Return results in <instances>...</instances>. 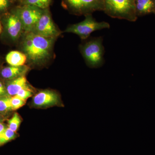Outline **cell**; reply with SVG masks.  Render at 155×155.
I'll return each instance as SVG.
<instances>
[{
  "label": "cell",
  "instance_id": "cell-25",
  "mask_svg": "<svg viewBox=\"0 0 155 155\" xmlns=\"http://www.w3.org/2000/svg\"><path fill=\"white\" fill-rule=\"evenodd\" d=\"M14 1H21V0H14Z\"/></svg>",
  "mask_w": 155,
  "mask_h": 155
},
{
  "label": "cell",
  "instance_id": "cell-11",
  "mask_svg": "<svg viewBox=\"0 0 155 155\" xmlns=\"http://www.w3.org/2000/svg\"><path fill=\"white\" fill-rule=\"evenodd\" d=\"M5 86L8 94L10 96L16 95L22 89L31 87L25 76H21L8 81Z\"/></svg>",
  "mask_w": 155,
  "mask_h": 155
},
{
  "label": "cell",
  "instance_id": "cell-13",
  "mask_svg": "<svg viewBox=\"0 0 155 155\" xmlns=\"http://www.w3.org/2000/svg\"><path fill=\"white\" fill-rule=\"evenodd\" d=\"M6 61L10 66H22L27 62V58L24 53L18 51H13L8 53Z\"/></svg>",
  "mask_w": 155,
  "mask_h": 155
},
{
  "label": "cell",
  "instance_id": "cell-23",
  "mask_svg": "<svg viewBox=\"0 0 155 155\" xmlns=\"http://www.w3.org/2000/svg\"><path fill=\"white\" fill-rule=\"evenodd\" d=\"M4 97V96H3L2 95V94H1V93H0V98L2 97Z\"/></svg>",
  "mask_w": 155,
  "mask_h": 155
},
{
  "label": "cell",
  "instance_id": "cell-14",
  "mask_svg": "<svg viewBox=\"0 0 155 155\" xmlns=\"http://www.w3.org/2000/svg\"><path fill=\"white\" fill-rule=\"evenodd\" d=\"M20 2L22 5L35 6L41 9H45L48 8L52 0H21Z\"/></svg>",
  "mask_w": 155,
  "mask_h": 155
},
{
  "label": "cell",
  "instance_id": "cell-20",
  "mask_svg": "<svg viewBox=\"0 0 155 155\" xmlns=\"http://www.w3.org/2000/svg\"><path fill=\"white\" fill-rule=\"evenodd\" d=\"M10 0H0V13L5 12L10 7Z\"/></svg>",
  "mask_w": 155,
  "mask_h": 155
},
{
  "label": "cell",
  "instance_id": "cell-17",
  "mask_svg": "<svg viewBox=\"0 0 155 155\" xmlns=\"http://www.w3.org/2000/svg\"><path fill=\"white\" fill-rule=\"evenodd\" d=\"M21 122L20 116L17 113H15L12 118L8 120V127L16 132L20 126Z\"/></svg>",
  "mask_w": 155,
  "mask_h": 155
},
{
  "label": "cell",
  "instance_id": "cell-22",
  "mask_svg": "<svg viewBox=\"0 0 155 155\" xmlns=\"http://www.w3.org/2000/svg\"><path fill=\"white\" fill-rule=\"evenodd\" d=\"M2 23L0 22V34L2 33Z\"/></svg>",
  "mask_w": 155,
  "mask_h": 155
},
{
  "label": "cell",
  "instance_id": "cell-21",
  "mask_svg": "<svg viewBox=\"0 0 155 155\" xmlns=\"http://www.w3.org/2000/svg\"><path fill=\"white\" fill-rule=\"evenodd\" d=\"M6 128H7V127L5 124L2 122H0V139H1L2 135Z\"/></svg>",
  "mask_w": 155,
  "mask_h": 155
},
{
  "label": "cell",
  "instance_id": "cell-1",
  "mask_svg": "<svg viewBox=\"0 0 155 155\" xmlns=\"http://www.w3.org/2000/svg\"><path fill=\"white\" fill-rule=\"evenodd\" d=\"M55 38H48L33 32H24L19 39L20 51L27 58L28 66L41 67L48 64L54 56Z\"/></svg>",
  "mask_w": 155,
  "mask_h": 155
},
{
  "label": "cell",
  "instance_id": "cell-10",
  "mask_svg": "<svg viewBox=\"0 0 155 155\" xmlns=\"http://www.w3.org/2000/svg\"><path fill=\"white\" fill-rule=\"evenodd\" d=\"M30 69V67L28 65H24L18 67L10 66L3 68L0 73L3 78L9 81L21 76H25Z\"/></svg>",
  "mask_w": 155,
  "mask_h": 155
},
{
  "label": "cell",
  "instance_id": "cell-3",
  "mask_svg": "<svg viewBox=\"0 0 155 155\" xmlns=\"http://www.w3.org/2000/svg\"><path fill=\"white\" fill-rule=\"evenodd\" d=\"M104 11L109 17L135 22L136 0H103Z\"/></svg>",
  "mask_w": 155,
  "mask_h": 155
},
{
  "label": "cell",
  "instance_id": "cell-18",
  "mask_svg": "<svg viewBox=\"0 0 155 155\" xmlns=\"http://www.w3.org/2000/svg\"><path fill=\"white\" fill-rule=\"evenodd\" d=\"M11 103L12 110H16L24 106L25 104V101L14 96L11 97Z\"/></svg>",
  "mask_w": 155,
  "mask_h": 155
},
{
  "label": "cell",
  "instance_id": "cell-8",
  "mask_svg": "<svg viewBox=\"0 0 155 155\" xmlns=\"http://www.w3.org/2000/svg\"><path fill=\"white\" fill-rule=\"evenodd\" d=\"M4 21L5 29L9 38L14 42L19 41L24 31L16 10L7 16Z\"/></svg>",
  "mask_w": 155,
  "mask_h": 155
},
{
  "label": "cell",
  "instance_id": "cell-19",
  "mask_svg": "<svg viewBox=\"0 0 155 155\" xmlns=\"http://www.w3.org/2000/svg\"><path fill=\"white\" fill-rule=\"evenodd\" d=\"M33 95V91L31 87L22 89L18 92L16 95V96L18 97L23 101H25L28 98L32 96Z\"/></svg>",
  "mask_w": 155,
  "mask_h": 155
},
{
  "label": "cell",
  "instance_id": "cell-24",
  "mask_svg": "<svg viewBox=\"0 0 155 155\" xmlns=\"http://www.w3.org/2000/svg\"><path fill=\"white\" fill-rule=\"evenodd\" d=\"M2 118H1V117H0V122H2Z\"/></svg>",
  "mask_w": 155,
  "mask_h": 155
},
{
  "label": "cell",
  "instance_id": "cell-5",
  "mask_svg": "<svg viewBox=\"0 0 155 155\" xmlns=\"http://www.w3.org/2000/svg\"><path fill=\"white\" fill-rule=\"evenodd\" d=\"M62 5L69 13L77 16L103 11V0H62Z\"/></svg>",
  "mask_w": 155,
  "mask_h": 155
},
{
  "label": "cell",
  "instance_id": "cell-2",
  "mask_svg": "<svg viewBox=\"0 0 155 155\" xmlns=\"http://www.w3.org/2000/svg\"><path fill=\"white\" fill-rule=\"evenodd\" d=\"M79 50L85 63L91 68H99L105 63V49L102 37L92 38L79 45Z\"/></svg>",
  "mask_w": 155,
  "mask_h": 155
},
{
  "label": "cell",
  "instance_id": "cell-4",
  "mask_svg": "<svg viewBox=\"0 0 155 155\" xmlns=\"http://www.w3.org/2000/svg\"><path fill=\"white\" fill-rule=\"evenodd\" d=\"M85 19L78 23L71 24L64 31L66 33L75 34L82 40L88 38L92 32L105 28H110V24L104 22H99L93 17L92 14L85 15Z\"/></svg>",
  "mask_w": 155,
  "mask_h": 155
},
{
  "label": "cell",
  "instance_id": "cell-7",
  "mask_svg": "<svg viewBox=\"0 0 155 155\" xmlns=\"http://www.w3.org/2000/svg\"><path fill=\"white\" fill-rule=\"evenodd\" d=\"M16 10L21 19L24 32H30L41 17L45 9L35 6L22 5Z\"/></svg>",
  "mask_w": 155,
  "mask_h": 155
},
{
  "label": "cell",
  "instance_id": "cell-12",
  "mask_svg": "<svg viewBox=\"0 0 155 155\" xmlns=\"http://www.w3.org/2000/svg\"><path fill=\"white\" fill-rule=\"evenodd\" d=\"M135 11L137 17L154 14L155 0H136Z\"/></svg>",
  "mask_w": 155,
  "mask_h": 155
},
{
  "label": "cell",
  "instance_id": "cell-9",
  "mask_svg": "<svg viewBox=\"0 0 155 155\" xmlns=\"http://www.w3.org/2000/svg\"><path fill=\"white\" fill-rule=\"evenodd\" d=\"M60 97L55 92L49 90L41 91L36 94L32 99V104L37 107H47L60 103Z\"/></svg>",
  "mask_w": 155,
  "mask_h": 155
},
{
  "label": "cell",
  "instance_id": "cell-6",
  "mask_svg": "<svg viewBox=\"0 0 155 155\" xmlns=\"http://www.w3.org/2000/svg\"><path fill=\"white\" fill-rule=\"evenodd\" d=\"M31 32L44 37L55 38L62 33L53 21L48 8L45 9Z\"/></svg>",
  "mask_w": 155,
  "mask_h": 155
},
{
  "label": "cell",
  "instance_id": "cell-16",
  "mask_svg": "<svg viewBox=\"0 0 155 155\" xmlns=\"http://www.w3.org/2000/svg\"><path fill=\"white\" fill-rule=\"evenodd\" d=\"M11 97L10 96L0 98V113L5 114L12 110L11 103Z\"/></svg>",
  "mask_w": 155,
  "mask_h": 155
},
{
  "label": "cell",
  "instance_id": "cell-26",
  "mask_svg": "<svg viewBox=\"0 0 155 155\" xmlns=\"http://www.w3.org/2000/svg\"><path fill=\"white\" fill-rule=\"evenodd\" d=\"M154 14H155V12H154Z\"/></svg>",
  "mask_w": 155,
  "mask_h": 155
},
{
  "label": "cell",
  "instance_id": "cell-15",
  "mask_svg": "<svg viewBox=\"0 0 155 155\" xmlns=\"http://www.w3.org/2000/svg\"><path fill=\"white\" fill-rule=\"evenodd\" d=\"M17 136L16 132L7 127L0 139V146L13 140Z\"/></svg>",
  "mask_w": 155,
  "mask_h": 155
}]
</instances>
